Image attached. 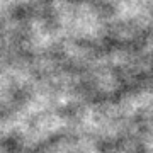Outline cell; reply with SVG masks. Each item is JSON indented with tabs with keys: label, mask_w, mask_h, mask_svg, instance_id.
<instances>
[]
</instances>
